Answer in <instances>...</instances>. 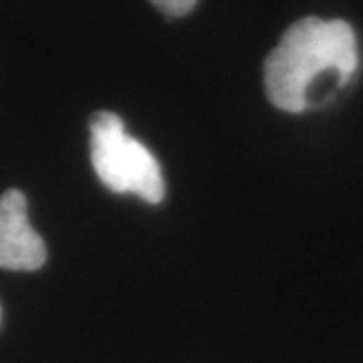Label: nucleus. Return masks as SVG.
I'll return each mask as SVG.
<instances>
[{
  "label": "nucleus",
  "mask_w": 363,
  "mask_h": 363,
  "mask_svg": "<svg viewBox=\"0 0 363 363\" xmlns=\"http://www.w3.org/2000/svg\"><path fill=\"white\" fill-rule=\"evenodd\" d=\"M91 164L101 184L116 194H135L147 204L164 200L157 160L125 131L117 113L99 111L91 119Z\"/></svg>",
  "instance_id": "f03ea898"
},
{
  "label": "nucleus",
  "mask_w": 363,
  "mask_h": 363,
  "mask_svg": "<svg viewBox=\"0 0 363 363\" xmlns=\"http://www.w3.org/2000/svg\"><path fill=\"white\" fill-rule=\"evenodd\" d=\"M47 260V248L28 222L26 198L21 190L0 196V269L37 271Z\"/></svg>",
  "instance_id": "7ed1b4c3"
},
{
  "label": "nucleus",
  "mask_w": 363,
  "mask_h": 363,
  "mask_svg": "<svg viewBox=\"0 0 363 363\" xmlns=\"http://www.w3.org/2000/svg\"><path fill=\"white\" fill-rule=\"evenodd\" d=\"M0 319H2V309H0Z\"/></svg>",
  "instance_id": "39448f33"
},
{
  "label": "nucleus",
  "mask_w": 363,
  "mask_h": 363,
  "mask_svg": "<svg viewBox=\"0 0 363 363\" xmlns=\"http://www.w3.org/2000/svg\"><path fill=\"white\" fill-rule=\"evenodd\" d=\"M359 65L350 23L305 16L286 28L264 61V91L274 107L301 113L321 104V87L339 89Z\"/></svg>",
  "instance_id": "f257e3e1"
},
{
  "label": "nucleus",
  "mask_w": 363,
  "mask_h": 363,
  "mask_svg": "<svg viewBox=\"0 0 363 363\" xmlns=\"http://www.w3.org/2000/svg\"><path fill=\"white\" fill-rule=\"evenodd\" d=\"M150 2L156 6L160 13H164L169 18L184 16L198 4V0H150Z\"/></svg>",
  "instance_id": "20e7f679"
}]
</instances>
